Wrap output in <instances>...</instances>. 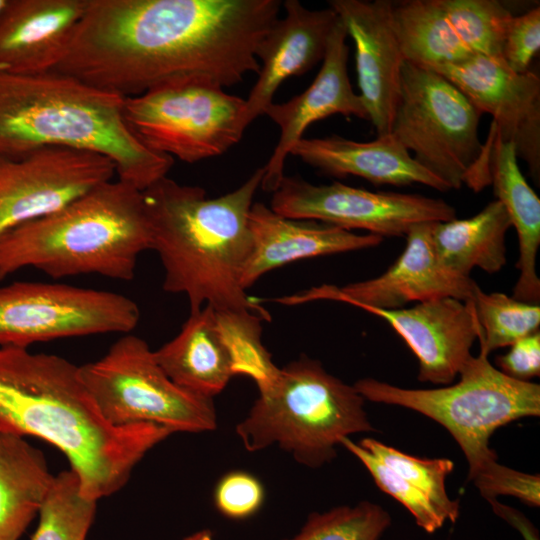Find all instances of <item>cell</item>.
<instances>
[{
	"label": "cell",
	"mask_w": 540,
	"mask_h": 540,
	"mask_svg": "<svg viewBox=\"0 0 540 540\" xmlns=\"http://www.w3.org/2000/svg\"><path fill=\"white\" fill-rule=\"evenodd\" d=\"M279 0H88L54 71L123 98L196 78L222 88L259 73Z\"/></svg>",
	"instance_id": "cell-1"
},
{
	"label": "cell",
	"mask_w": 540,
	"mask_h": 540,
	"mask_svg": "<svg viewBox=\"0 0 540 540\" xmlns=\"http://www.w3.org/2000/svg\"><path fill=\"white\" fill-rule=\"evenodd\" d=\"M0 431L58 448L82 496L97 501L122 488L132 470L173 432L152 423L114 426L86 388L80 366L54 354L0 344Z\"/></svg>",
	"instance_id": "cell-2"
},
{
	"label": "cell",
	"mask_w": 540,
	"mask_h": 540,
	"mask_svg": "<svg viewBox=\"0 0 540 540\" xmlns=\"http://www.w3.org/2000/svg\"><path fill=\"white\" fill-rule=\"evenodd\" d=\"M263 175L261 167L241 186L216 198L167 176L142 192L151 250L164 269L163 289L185 295L190 313L210 305L218 312H250L270 320L240 284L251 248L249 212Z\"/></svg>",
	"instance_id": "cell-3"
},
{
	"label": "cell",
	"mask_w": 540,
	"mask_h": 540,
	"mask_svg": "<svg viewBox=\"0 0 540 540\" xmlns=\"http://www.w3.org/2000/svg\"><path fill=\"white\" fill-rule=\"evenodd\" d=\"M124 98L72 76L0 71V156L59 146L107 157L117 179L143 192L167 176L173 158L153 152L131 133Z\"/></svg>",
	"instance_id": "cell-4"
},
{
	"label": "cell",
	"mask_w": 540,
	"mask_h": 540,
	"mask_svg": "<svg viewBox=\"0 0 540 540\" xmlns=\"http://www.w3.org/2000/svg\"><path fill=\"white\" fill-rule=\"evenodd\" d=\"M151 241L143 193L110 180L3 236L0 280L24 268L53 278L98 274L131 280Z\"/></svg>",
	"instance_id": "cell-5"
},
{
	"label": "cell",
	"mask_w": 540,
	"mask_h": 540,
	"mask_svg": "<svg viewBox=\"0 0 540 540\" xmlns=\"http://www.w3.org/2000/svg\"><path fill=\"white\" fill-rule=\"evenodd\" d=\"M258 390V398L235 428L250 452L277 446L299 464L316 469L334 460L343 439L375 431L364 408L366 400L354 385L308 356L279 368Z\"/></svg>",
	"instance_id": "cell-6"
},
{
	"label": "cell",
	"mask_w": 540,
	"mask_h": 540,
	"mask_svg": "<svg viewBox=\"0 0 540 540\" xmlns=\"http://www.w3.org/2000/svg\"><path fill=\"white\" fill-rule=\"evenodd\" d=\"M479 344V354L468 359L454 384L409 389L374 378L353 384L365 400L404 407L443 426L467 460L468 479L498 460L490 447V438L498 428L540 415V385L502 373Z\"/></svg>",
	"instance_id": "cell-7"
},
{
	"label": "cell",
	"mask_w": 540,
	"mask_h": 540,
	"mask_svg": "<svg viewBox=\"0 0 540 540\" xmlns=\"http://www.w3.org/2000/svg\"><path fill=\"white\" fill-rule=\"evenodd\" d=\"M123 117L147 149L187 163L225 153L248 127L245 99L196 78L165 82L124 98Z\"/></svg>",
	"instance_id": "cell-8"
},
{
	"label": "cell",
	"mask_w": 540,
	"mask_h": 540,
	"mask_svg": "<svg viewBox=\"0 0 540 540\" xmlns=\"http://www.w3.org/2000/svg\"><path fill=\"white\" fill-rule=\"evenodd\" d=\"M80 374L100 413L114 426L152 423L173 433L217 427L213 399L175 384L138 336L124 334L103 357L80 366Z\"/></svg>",
	"instance_id": "cell-9"
},
{
	"label": "cell",
	"mask_w": 540,
	"mask_h": 540,
	"mask_svg": "<svg viewBox=\"0 0 540 540\" xmlns=\"http://www.w3.org/2000/svg\"><path fill=\"white\" fill-rule=\"evenodd\" d=\"M482 113L438 72L405 61L390 132L449 189H459L482 157Z\"/></svg>",
	"instance_id": "cell-10"
},
{
	"label": "cell",
	"mask_w": 540,
	"mask_h": 540,
	"mask_svg": "<svg viewBox=\"0 0 540 540\" xmlns=\"http://www.w3.org/2000/svg\"><path fill=\"white\" fill-rule=\"evenodd\" d=\"M140 311L115 292L60 283L16 281L0 286V344L28 348L55 339L130 333Z\"/></svg>",
	"instance_id": "cell-11"
},
{
	"label": "cell",
	"mask_w": 540,
	"mask_h": 540,
	"mask_svg": "<svg viewBox=\"0 0 540 540\" xmlns=\"http://www.w3.org/2000/svg\"><path fill=\"white\" fill-rule=\"evenodd\" d=\"M270 208L284 217L366 230L381 237L405 236L416 224L456 218L454 207L439 198L372 192L340 182L314 185L286 176L273 192Z\"/></svg>",
	"instance_id": "cell-12"
},
{
	"label": "cell",
	"mask_w": 540,
	"mask_h": 540,
	"mask_svg": "<svg viewBox=\"0 0 540 540\" xmlns=\"http://www.w3.org/2000/svg\"><path fill=\"white\" fill-rule=\"evenodd\" d=\"M115 175L107 157L68 147L48 146L16 157L0 156V239Z\"/></svg>",
	"instance_id": "cell-13"
},
{
	"label": "cell",
	"mask_w": 540,
	"mask_h": 540,
	"mask_svg": "<svg viewBox=\"0 0 540 540\" xmlns=\"http://www.w3.org/2000/svg\"><path fill=\"white\" fill-rule=\"evenodd\" d=\"M432 225V222L414 225L405 235L403 252L381 275L343 287H315L303 294L279 299V302L297 304L328 299L360 309H398L410 302L445 297L472 299L477 283L471 276L458 273L442 262L432 239Z\"/></svg>",
	"instance_id": "cell-14"
},
{
	"label": "cell",
	"mask_w": 540,
	"mask_h": 540,
	"mask_svg": "<svg viewBox=\"0 0 540 540\" xmlns=\"http://www.w3.org/2000/svg\"><path fill=\"white\" fill-rule=\"evenodd\" d=\"M430 69V68H429ZM432 70L453 83L483 114L493 117L501 137L515 146L534 179L540 175V79L516 73L504 61L481 55Z\"/></svg>",
	"instance_id": "cell-15"
},
{
	"label": "cell",
	"mask_w": 540,
	"mask_h": 540,
	"mask_svg": "<svg viewBox=\"0 0 540 540\" xmlns=\"http://www.w3.org/2000/svg\"><path fill=\"white\" fill-rule=\"evenodd\" d=\"M330 8L355 45L360 97L370 120L382 136L390 132L405 60L387 0H332Z\"/></svg>",
	"instance_id": "cell-16"
},
{
	"label": "cell",
	"mask_w": 540,
	"mask_h": 540,
	"mask_svg": "<svg viewBox=\"0 0 540 540\" xmlns=\"http://www.w3.org/2000/svg\"><path fill=\"white\" fill-rule=\"evenodd\" d=\"M385 320L418 359V380L449 385L472 356L479 322L472 299L438 298L410 308H361Z\"/></svg>",
	"instance_id": "cell-17"
},
{
	"label": "cell",
	"mask_w": 540,
	"mask_h": 540,
	"mask_svg": "<svg viewBox=\"0 0 540 540\" xmlns=\"http://www.w3.org/2000/svg\"><path fill=\"white\" fill-rule=\"evenodd\" d=\"M347 32L338 17L326 48L322 66L311 85L301 94L284 103H272L265 111L280 128V137L264 168L261 187L274 192L284 178L288 155L314 122L334 114L368 120L359 94L353 91L347 61Z\"/></svg>",
	"instance_id": "cell-18"
},
{
	"label": "cell",
	"mask_w": 540,
	"mask_h": 540,
	"mask_svg": "<svg viewBox=\"0 0 540 540\" xmlns=\"http://www.w3.org/2000/svg\"><path fill=\"white\" fill-rule=\"evenodd\" d=\"M340 446L364 465L377 487L403 505L425 532L434 533L459 518V501L450 498L446 489V479L454 469L451 459L413 456L371 437L359 442L345 438Z\"/></svg>",
	"instance_id": "cell-19"
},
{
	"label": "cell",
	"mask_w": 540,
	"mask_h": 540,
	"mask_svg": "<svg viewBox=\"0 0 540 540\" xmlns=\"http://www.w3.org/2000/svg\"><path fill=\"white\" fill-rule=\"evenodd\" d=\"M283 6L285 16L274 22L256 49L261 65L258 79L245 99L247 125L265 113L286 79L306 73L323 60L338 21L331 8L310 10L297 0H286Z\"/></svg>",
	"instance_id": "cell-20"
},
{
	"label": "cell",
	"mask_w": 540,
	"mask_h": 540,
	"mask_svg": "<svg viewBox=\"0 0 540 540\" xmlns=\"http://www.w3.org/2000/svg\"><path fill=\"white\" fill-rule=\"evenodd\" d=\"M251 248L240 284L251 287L265 273L301 259L375 247L383 237L356 234L314 220L293 219L255 202L249 212Z\"/></svg>",
	"instance_id": "cell-21"
},
{
	"label": "cell",
	"mask_w": 540,
	"mask_h": 540,
	"mask_svg": "<svg viewBox=\"0 0 540 540\" xmlns=\"http://www.w3.org/2000/svg\"><path fill=\"white\" fill-rule=\"evenodd\" d=\"M88 0H7L0 11V71L54 70L72 40Z\"/></svg>",
	"instance_id": "cell-22"
},
{
	"label": "cell",
	"mask_w": 540,
	"mask_h": 540,
	"mask_svg": "<svg viewBox=\"0 0 540 540\" xmlns=\"http://www.w3.org/2000/svg\"><path fill=\"white\" fill-rule=\"evenodd\" d=\"M290 155L336 177L354 175L376 185L419 183L442 192L450 190L443 181L422 167L391 133L368 142L337 135L302 138Z\"/></svg>",
	"instance_id": "cell-23"
},
{
	"label": "cell",
	"mask_w": 540,
	"mask_h": 540,
	"mask_svg": "<svg viewBox=\"0 0 540 540\" xmlns=\"http://www.w3.org/2000/svg\"><path fill=\"white\" fill-rule=\"evenodd\" d=\"M485 145L490 184L518 237L516 267L519 275L512 297L538 304L540 279L536 271V258L540 246V200L519 168L514 144L504 140L494 124Z\"/></svg>",
	"instance_id": "cell-24"
},
{
	"label": "cell",
	"mask_w": 540,
	"mask_h": 540,
	"mask_svg": "<svg viewBox=\"0 0 540 540\" xmlns=\"http://www.w3.org/2000/svg\"><path fill=\"white\" fill-rule=\"evenodd\" d=\"M154 356L175 384L210 399L235 376L216 312L210 305L190 313L179 333L155 350Z\"/></svg>",
	"instance_id": "cell-25"
},
{
	"label": "cell",
	"mask_w": 540,
	"mask_h": 540,
	"mask_svg": "<svg viewBox=\"0 0 540 540\" xmlns=\"http://www.w3.org/2000/svg\"><path fill=\"white\" fill-rule=\"evenodd\" d=\"M54 476L23 436L0 431V540H19L39 513Z\"/></svg>",
	"instance_id": "cell-26"
},
{
	"label": "cell",
	"mask_w": 540,
	"mask_h": 540,
	"mask_svg": "<svg viewBox=\"0 0 540 540\" xmlns=\"http://www.w3.org/2000/svg\"><path fill=\"white\" fill-rule=\"evenodd\" d=\"M510 227L504 206L494 200L470 218L433 223L432 239L450 269L468 276L475 267L496 273L507 261L505 240Z\"/></svg>",
	"instance_id": "cell-27"
},
{
	"label": "cell",
	"mask_w": 540,
	"mask_h": 540,
	"mask_svg": "<svg viewBox=\"0 0 540 540\" xmlns=\"http://www.w3.org/2000/svg\"><path fill=\"white\" fill-rule=\"evenodd\" d=\"M392 18L408 62L433 69L475 56L463 44L442 0L392 2Z\"/></svg>",
	"instance_id": "cell-28"
},
{
	"label": "cell",
	"mask_w": 540,
	"mask_h": 540,
	"mask_svg": "<svg viewBox=\"0 0 540 540\" xmlns=\"http://www.w3.org/2000/svg\"><path fill=\"white\" fill-rule=\"evenodd\" d=\"M96 503L82 496L79 479L71 469L60 472L41 505L30 540H86Z\"/></svg>",
	"instance_id": "cell-29"
},
{
	"label": "cell",
	"mask_w": 540,
	"mask_h": 540,
	"mask_svg": "<svg viewBox=\"0 0 540 540\" xmlns=\"http://www.w3.org/2000/svg\"><path fill=\"white\" fill-rule=\"evenodd\" d=\"M473 303L479 322L477 340L490 354L539 331L540 306L501 292H484L478 285Z\"/></svg>",
	"instance_id": "cell-30"
},
{
	"label": "cell",
	"mask_w": 540,
	"mask_h": 540,
	"mask_svg": "<svg viewBox=\"0 0 540 540\" xmlns=\"http://www.w3.org/2000/svg\"><path fill=\"white\" fill-rule=\"evenodd\" d=\"M391 523L386 509L365 500L312 512L297 534L283 540H381Z\"/></svg>",
	"instance_id": "cell-31"
},
{
	"label": "cell",
	"mask_w": 540,
	"mask_h": 540,
	"mask_svg": "<svg viewBox=\"0 0 540 540\" xmlns=\"http://www.w3.org/2000/svg\"><path fill=\"white\" fill-rule=\"evenodd\" d=\"M451 21L468 50L504 61L502 46L506 26L513 16L496 0H442Z\"/></svg>",
	"instance_id": "cell-32"
},
{
	"label": "cell",
	"mask_w": 540,
	"mask_h": 540,
	"mask_svg": "<svg viewBox=\"0 0 540 540\" xmlns=\"http://www.w3.org/2000/svg\"><path fill=\"white\" fill-rule=\"evenodd\" d=\"M216 312L219 330L231 355L234 374L251 378L260 387L277 373L261 341L263 319L250 312Z\"/></svg>",
	"instance_id": "cell-33"
},
{
	"label": "cell",
	"mask_w": 540,
	"mask_h": 540,
	"mask_svg": "<svg viewBox=\"0 0 540 540\" xmlns=\"http://www.w3.org/2000/svg\"><path fill=\"white\" fill-rule=\"evenodd\" d=\"M468 480L486 501L504 495L515 497L532 507L540 505V476L512 469L498 460Z\"/></svg>",
	"instance_id": "cell-34"
},
{
	"label": "cell",
	"mask_w": 540,
	"mask_h": 540,
	"mask_svg": "<svg viewBox=\"0 0 540 540\" xmlns=\"http://www.w3.org/2000/svg\"><path fill=\"white\" fill-rule=\"evenodd\" d=\"M216 509L226 518L244 520L252 517L262 507L265 490L253 474L235 470L226 473L214 489Z\"/></svg>",
	"instance_id": "cell-35"
},
{
	"label": "cell",
	"mask_w": 540,
	"mask_h": 540,
	"mask_svg": "<svg viewBox=\"0 0 540 540\" xmlns=\"http://www.w3.org/2000/svg\"><path fill=\"white\" fill-rule=\"evenodd\" d=\"M540 48V7L512 16L506 26L502 57L516 73L529 71L530 63Z\"/></svg>",
	"instance_id": "cell-36"
},
{
	"label": "cell",
	"mask_w": 540,
	"mask_h": 540,
	"mask_svg": "<svg viewBox=\"0 0 540 540\" xmlns=\"http://www.w3.org/2000/svg\"><path fill=\"white\" fill-rule=\"evenodd\" d=\"M496 358L497 368L510 378L530 381L540 375V332L524 337Z\"/></svg>",
	"instance_id": "cell-37"
},
{
	"label": "cell",
	"mask_w": 540,
	"mask_h": 540,
	"mask_svg": "<svg viewBox=\"0 0 540 540\" xmlns=\"http://www.w3.org/2000/svg\"><path fill=\"white\" fill-rule=\"evenodd\" d=\"M487 502L497 516L522 534L524 540H539L538 530L522 512L514 507L502 504L497 499H491Z\"/></svg>",
	"instance_id": "cell-38"
},
{
	"label": "cell",
	"mask_w": 540,
	"mask_h": 540,
	"mask_svg": "<svg viewBox=\"0 0 540 540\" xmlns=\"http://www.w3.org/2000/svg\"><path fill=\"white\" fill-rule=\"evenodd\" d=\"M182 540H213V535L209 529H202L183 538Z\"/></svg>",
	"instance_id": "cell-39"
},
{
	"label": "cell",
	"mask_w": 540,
	"mask_h": 540,
	"mask_svg": "<svg viewBox=\"0 0 540 540\" xmlns=\"http://www.w3.org/2000/svg\"><path fill=\"white\" fill-rule=\"evenodd\" d=\"M7 0H0V11L5 6Z\"/></svg>",
	"instance_id": "cell-40"
}]
</instances>
